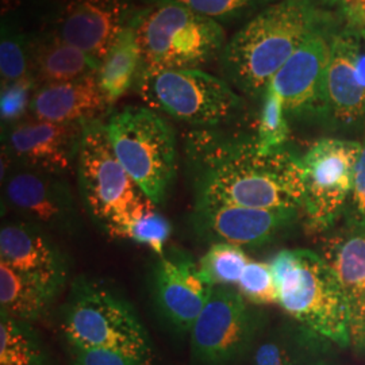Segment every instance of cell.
I'll list each match as a JSON object with an SVG mask.
<instances>
[{"instance_id": "cell-16", "label": "cell", "mask_w": 365, "mask_h": 365, "mask_svg": "<svg viewBox=\"0 0 365 365\" xmlns=\"http://www.w3.org/2000/svg\"><path fill=\"white\" fill-rule=\"evenodd\" d=\"M128 11L125 0H66L53 33L101 64L128 25Z\"/></svg>"}, {"instance_id": "cell-13", "label": "cell", "mask_w": 365, "mask_h": 365, "mask_svg": "<svg viewBox=\"0 0 365 365\" xmlns=\"http://www.w3.org/2000/svg\"><path fill=\"white\" fill-rule=\"evenodd\" d=\"M157 309L176 333H190L214 289L199 261L180 249H167L153 272Z\"/></svg>"}, {"instance_id": "cell-9", "label": "cell", "mask_w": 365, "mask_h": 365, "mask_svg": "<svg viewBox=\"0 0 365 365\" xmlns=\"http://www.w3.org/2000/svg\"><path fill=\"white\" fill-rule=\"evenodd\" d=\"M265 329V317L238 289L215 286L190 330L197 365H235L248 356Z\"/></svg>"}, {"instance_id": "cell-25", "label": "cell", "mask_w": 365, "mask_h": 365, "mask_svg": "<svg viewBox=\"0 0 365 365\" xmlns=\"http://www.w3.org/2000/svg\"><path fill=\"white\" fill-rule=\"evenodd\" d=\"M118 240H129L150 249L158 257L167 250L165 245L172 233L170 222L158 211L156 205L144 197L134 207L123 212L105 229Z\"/></svg>"}, {"instance_id": "cell-32", "label": "cell", "mask_w": 365, "mask_h": 365, "mask_svg": "<svg viewBox=\"0 0 365 365\" xmlns=\"http://www.w3.org/2000/svg\"><path fill=\"white\" fill-rule=\"evenodd\" d=\"M179 3L214 21L232 19L245 13L261 0H163Z\"/></svg>"}, {"instance_id": "cell-20", "label": "cell", "mask_w": 365, "mask_h": 365, "mask_svg": "<svg viewBox=\"0 0 365 365\" xmlns=\"http://www.w3.org/2000/svg\"><path fill=\"white\" fill-rule=\"evenodd\" d=\"M110 106L101 91L98 75L37 86L30 111L33 118L56 123L86 125L98 120Z\"/></svg>"}, {"instance_id": "cell-3", "label": "cell", "mask_w": 365, "mask_h": 365, "mask_svg": "<svg viewBox=\"0 0 365 365\" xmlns=\"http://www.w3.org/2000/svg\"><path fill=\"white\" fill-rule=\"evenodd\" d=\"M271 265L284 313L337 348L351 346L348 302L327 259L310 249H283Z\"/></svg>"}, {"instance_id": "cell-26", "label": "cell", "mask_w": 365, "mask_h": 365, "mask_svg": "<svg viewBox=\"0 0 365 365\" xmlns=\"http://www.w3.org/2000/svg\"><path fill=\"white\" fill-rule=\"evenodd\" d=\"M0 365H48V353L31 324L0 314Z\"/></svg>"}, {"instance_id": "cell-5", "label": "cell", "mask_w": 365, "mask_h": 365, "mask_svg": "<svg viewBox=\"0 0 365 365\" xmlns=\"http://www.w3.org/2000/svg\"><path fill=\"white\" fill-rule=\"evenodd\" d=\"M134 22L143 58L138 78L164 71L199 69L226 46L218 21L179 3L161 1L135 16Z\"/></svg>"}, {"instance_id": "cell-12", "label": "cell", "mask_w": 365, "mask_h": 365, "mask_svg": "<svg viewBox=\"0 0 365 365\" xmlns=\"http://www.w3.org/2000/svg\"><path fill=\"white\" fill-rule=\"evenodd\" d=\"M333 34L314 31L269 83L282 98L287 118L327 120V75Z\"/></svg>"}, {"instance_id": "cell-36", "label": "cell", "mask_w": 365, "mask_h": 365, "mask_svg": "<svg viewBox=\"0 0 365 365\" xmlns=\"http://www.w3.org/2000/svg\"><path fill=\"white\" fill-rule=\"evenodd\" d=\"M18 1L19 0H0L1 3V15L11 11L13 9H15L18 6Z\"/></svg>"}, {"instance_id": "cell-18", "label": "cell", "mask_w": 365, "mask_h": 365, "mask_svg": "<svg viewBox=\"0 0 365 365\" xmlns=\"http://www.w3.org/2000/svg\"><path fill=\"white\" fill-rule=\"evenodd\" d=\"M0 261L14 271L63 289L68 277L64 253L46 230L27 221L7 222L0 230Z\"/></svg>"}, {"instance_id": "cell-22", "label": "cell", "mask_w": 365, "mask_h": 365, "mask_svg": "<svg viewBox=\"0 0 365 365\" xmlns=\"http://www.w3.org/2000/svg\"><path fill=\"white\" fill-rule=\"evenodd\" d=\"M30 48L31 78L38 86L98 75L101 68L88 54L66 43L54 33L39 39Z\"/></svg>"}, {"instance_id": "cell-30", "label": "cell", "mask_w": 365, "mask_h": 365, "mask_svg": "<svg viewBox=\"0 0 365 365\" xmlns=\"http://www.w3.org/2000/svg\"><path fill=\"white\" fill-rule=\"evenodd\" d=\"M31 76V48L19 36L3 33L0 43L1 87Z\"/></svg>"}, {"instance_id": "cell-7", "label": "cell", "mask_w": 365, "mask_h": 365, "mask_svg": "<svg viewBox=\"0 0 365 365\" xmlns=\"http://www.w3.org/2000/svg\"><path fill=\"white\" fill-rule=\"evenodd\" d=\"M137 83L145 102L200 129L232 122L244 106L226 80L200 69L164 71L143 76Z\"/></svg>"}, {"instance_id": "cell-21", "label": "cell", "mask_w": 365, "mask_h": 365, "mask_svg": "<svg viewBox=\"0 0 365 365\" xmlns=\"http://www.w3.org/2000/svg\"><path fill=\"white\" fill-rule=\"evenodd\" d=\"M334 344L291 319L264 329L250 351V365H331Z\"/></svg>"}, {"instance_id": "cell-6", "label": "cell", "mask_w": 365, "mask_h": 365, "mask_svg": "<svg viewBox=\"0 0 365 365\" xmlns=\"http://www.w3.org/2000/svg\"><path fill=\"white\" fill-rule=\"evenodd\" d=\"M113 152L152 203L161 205L176 173V143L170 125L146 107H128L108 118Z\"/></svg>"}, {"instance_id": "cell-4", "label": "cell", "mask_w": 365, "mask_h": 365, "mask_svg": "<svg viewBox=\"0 0 365 365\" xmlns=\"http://www.w3.org/2000/svg\"><path fill=\"white\" fill-rule=\"evenodd\" d=\"M61 327L66 341L125 353L150 365L153 346L130 303L105 283L78 277L71 288Z\"/></svg>"}, {"instance_id": "cell-8", "label": "cell", "mask_w": 365, "mask_h": 365, "mask_svg": "<svg viewBox=\"0 0 365 365\" xmlns=\"http://www.w3.org/2000/svg\"><path fill=\"white\" fill-rule=\"evenodd\" d=\"M360 155L361 143L329 137L318 140L300 157L304 175L302 215L310 232L325 235L342 221Z\"/></svg>"}, {"instance_id": "cell-28", "label": "cell", "mask_w": 365, "mask_h": 365, "mask_svg": "<svg viewBox=\"0 0 365 365\" xmlns=\"http://www.w3.org/2000/svg\"><path fill=\"white\" fill-rule=\"evenodd\" d=\"M289 138L288 118L279 93L269 84L264 93L259 131L256 135L261 150L269 152L284 148Z\"/></svg>"}, {"instance_id": "cell-15", "label": "cell", "mask_w": 365, "mask_h": 365, "mask_svg": "<svg viewBox=\"0 0 365 365\" xmlns=\"http://www.w3.org/2000/svg\"><path fill=\"white\" fill-rule=\"evenodd\" d=\"M83 130L78 123L24 119L7 131L3 150L18 167L61 176L78 161Z\"/></svg>"}, {"instance_id": "cell-24", "label": "cell", "mask_w": 365, "mask_h": 365, "mask_svg": "<svg viewBox=\"0 0 365 365\" xmlns=\"http://www.w3.org/2000/svg\"><path fill=\"white\" fill-rule=\"evenodd\" d=\"M60 289L0 262V314L33 324L48 313Z\"/></svg>"}, {"instance_id": "cell-35", "label": "cell", "mask_w": 365, "mask_h": 365, "mask_svg": "<svg viewBox=\"0 0 365 365\" xmlns=\"http://www.w3.org/2000/svg\"><path fill=\"white\" fill-rule=\"evenodd\" d=\"M349 29L365 39V0H337Z\"/></svg>"}, {"instance_id": "cell-19", "label": "cell", "mask_w": 365, "mask_h": 365, "mask_svg": "<svg viewBox=\"0 0 365 365\" xmlns=\"http://www.w3.org/2000/svg\"><path fill=\"white\" fill-rule=\"evenodd\" d=\"M322 235L321 255L336 271L348 302L351 346L365 353V229L342 225Z\"/></svg>"}, {"instance_id": "cell-2", "label": "cell", "mask_w": 365, "mask_h": 365, "mask_svg": "<svg viewBox=\"0 0 365 365\" xmlns=\"http://www.w3.org/2000/svg\"><path fill=\"white\" fill-rule=\"evenodd\" d=\"M322 14L303 0H283L256 15L221 53L225 78L250 98L264 96L274 75L314 31Z\"/></svg>"}, {"instance_id": "cell-29", "label": "cell", "mask_w": 365, "mask_h": 365, "mask_svg": "<svg viewBox=\"0 0 365 365\" xmlns=\"http://www.w3.org/2000/svg\"><path fill=\"white\" fill-rule=\"evenodd\" d=\"M237 289L252 304L277 303V287L271 262L250 260Z\"/></svg>"}, {"instance_id": "cell-27", "label": "cell", "mask_w": 365, "mask_h": 365, "mask_svg": "<svg viewBox=\"0 0 365 365\" xmlns=\"http://www.w3.org/2000/svg\"><path fill=\"white\" fill-rule=\"evenodd\" d=\"M250 262L244 249L230 244H212L199 260L202 271L214 286H237Z\"/></svg>"}, {"instance_id": "cell-1", "label": "cell", "mask_w": 365, "mask_h": 365, "mask_svg": "<svg viewBox=\"0 0 365 365\" xmlns=\"http://www.w3.org/2000/svg\"><path fill=\"white\" fill-rule=\"evenodd\" d=\"M184 150L195 197L252 209L302 211L303 167L286 146L264 152L256 137L197 129L187 134Z\"/></svg>"}, {"instance_id": "cell-14", "label": "cell", "mask_w": 365, "mask_h": 365, "mask_svg": "<svg viewBox=\"0 0 365 365\" xmlns=\"http://www.w3.org/2000/svg\"><path fill=\"white\" fill-rule=\"evenodd\" d=\"M4 179L6 203L27 222L58 233L75 229L73 197L61 176L16 165Z\"/></svg>"}, {"instance_id": "cell-33", "label": "cell", "mask_w": 365, "mask_h": 365, "mask_svg": "<svg viewBox=\"0 0 365 365\" xmlns=\"http://www.w3.org/2000/svg\"><path fill=\"white\" fill-rule=\"evenodd\" d=\"M341 222L351 227L365 229V134L364 141L361 143V155L354 172L352 195Z\"/></svg>"}, {"instance_id": "cell-11", "label": "cell", "mask_w": 365, "mask_h": 365, "mask_svg": "<svg viewBox=\"0 0 365 365\" xmlns=\"http://www.w3.org/2000/svg\"><path fill=\"white\" fill-rule=\"evenodd\" d=\"M300 215L299 210L252 209L195 197L190 222L196 235L211 245L257 248L286 233Z\"/></svg>"}, {"instance_id": "cell-23", "label": "cell", "mask_w": 365, "mask_h": 365, "mask_svg": "<svg viewBox=\"0 0 365 365\" xmlns=\"http://www.w3.org/2000/svg\"><path fill=\"white\" fill-rule=\"evenodd\" d=\"M141 46L134 19L119 33L105 60L101 63L98 83L108 106L128 93L141 72Z\"/></svg>"}, {"instance_id": "cell-34", "label": "cell", "mask_w": 365, "mask_h": 365, "mask_svg": "<svg viewBox=\"0 0 365 365\" xmlns=\"http://www.w3.org/2000/svg\"><path fill=\"white\" fill-rule=\"evenodd\" d=\"M68 349L73 365H145L125 353L88 348L68 342Z\"/></svg>"}, {"instance_id": "cell-31", "label": "cell", "mask_w": 365, "mask_h": 365, "mask_svg": "<svg viewBox=\"0 0 365 365\" xmlns=\"http://www.w3.org/2000/svg\"><path fill=\"white\" fill-rule=\"evenodd\" d=\"M36 80L29 76L19 81L11 83L6 87H1L0 95V115L1 123L13 126L15 123L24 120V117L30 110Z\"/></svg>"}, {"instance_id": "cell-10", "label": "cell", "mask_w": 365, "mask_h": 365, "mask_svg": "<svg viewBox=\"0 0 365 365\" xmlns=\"http://www.w3.org/2000/svg\"><path fill=\"white\" fill-rule=\"evenodd\" d=\"M76 164L84 203L103 230L146 197L118 161L101 119L84 125Z\"/></svg>"}, {"instance_id": "cell-17", "label": "cell", "mask_w": 365, "mask_h": 365, "mask_svg": "<svg viewBox=\"0 0 365 365\" xmlns=\"http://www.w3.org/2000/svg\"><path fill=\"white\" fill-rule=\"evenodd\" d=\"M364 38L346 27L333 34L327 66V122L341 129L365 123V87L357 68Z\"/></svg>"}]
</instances>
